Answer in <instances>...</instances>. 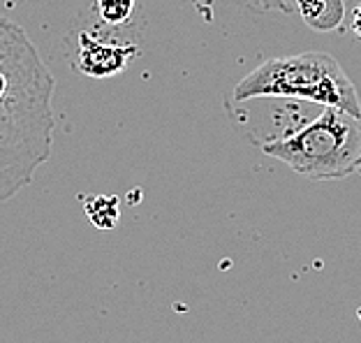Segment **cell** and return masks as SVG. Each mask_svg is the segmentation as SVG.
<instances>
[{
    "label": "cell",
    "instance_id": "obj_1",
    "mask_svg": "<svg viewBox=\"0 0 361 343\" xmlns=\"http://www.w3.org/2000/svg\"><path fill=\"white\" fill-rule=\"evenodd\" d=\"M54 91L28 32L0 16V202L26 188L51 156Z\"/></svg>",
    "mask_w": 361,
    "mask_h": 343
},
{
    "label": "cell",
    "instance_id": "obj_2",
    "mask_svg": "<svg viewBox=\"0 0 361 343\" xmlns=\"http://www.w3.org/2000/svg\"><path fill=\"white\" fill-rule=\"evenodd\" d=\"M257 97L313 102L361 116V102L355 84L341 63L326 52H306L283 59H269L257 65L234 86L232 100L248 102Z\"/></svg>",
    "mask_w": 361,
    "mask_h": 343
},
{
    "label": "cell",
    "instance_id": "obj_3",
    "mask_svg": "<svg viewBox=\"0 0 361 343\" xmlns=\"http://www.w3.org/2000/svg\"><path fill=\"white\" fill-rule=\"evenodd\" d=\"M262 151L313 181L345 179L361 172V116L322 107L290 137L264 142Z\"/></svg>",
    "mask_w": 361,
    "mask_h": 343
},
{
    "label": "cell",
    "instance_id": "obj_4",
    "mask_svg": "<svg viewBox=\"0 0 361 343\" xmlns=\"http://www.w3.org/2000/svg\"><path fill=\"white\" fill-rule=\"evenodd\" d=\"M137 54L139 47L133 42H114L95 30H81L77 35L75 68L90 79H109L121 75Z\"/></svg>",
    "mask_w": 361,
    "mask_h": 343
},
{
    "label": "cell",
    "instance_id": "obj_5",
    "mask_svg": "<svg viewBox=\"0 0 361 343\" xmlns=\"http://www.w3.org/2000/svg\"><path fill=\"white\" fill-rule=\"evenodd\" d=\"M306 23L315 30H334L341 26L345 5L343 0H294Z\"/></svg>",
    "mask_w": 361,
    "mask_h": 343
},
{
    "label": "cell",
    "instance_id": "obj_6",
    "mask_svg": "<svg viewBox=\"0 0 361 343\" xmlns=\"http://www.w3.org/2000/svg\"><path fill=\"white\" fill-rule=\"evenodd\" d=\"M137 7V0H95V14L104 26H123L130 21Z\"/></svg>",
    "mask_w": 361,
    "mask_h": 343
},
{
    "label": "cell",
    "instance_id": "obj_7",
    "mask_svg": "<svg viewBox=\"0 0 361 343\" xmlns=\"http://www.w3.org/2000/svg\"><path fill=\"white\" fill-rule=\"evenodd\" d=\"M104 214L118 220V207H116V200L114 198H97L93 202H88V216L93 218V223L97 227H109V220L104 218Z\"/></svg>",
    "mask_w": 361,
    "mask_h": 343
},
{
    "label": "cell",
    "instance_id": "obj_8",
    "mask_svg": "<svg viewBox=\"0 0 361 343\" xmlns=\"http://www.w3.org/2000/svg\"><path fill=\"white\" fill-rule=\"evenodd\" d=\"M255 5L259 10L264 12H274V10H281V12H290L292 7L285 3V0H255Z\"/></svg>",
    "mask_w": 361,
    "mask_h": 343
},
{
    "label": "cell",
    "instance_id": "obj_9",
    "mask_svg": "<svg viewBox=\"0 0 361 343\" xmlns=\"http://www.w3.org/2000/svg\"><path fill=\"white\" fill-rule=\"evenodd\" d=\"M352 32L361 40V5L355 10V14H352Z\"/></svg>",
    "mask_w": 361,
    "mask_h": 343
}]
</instances>
